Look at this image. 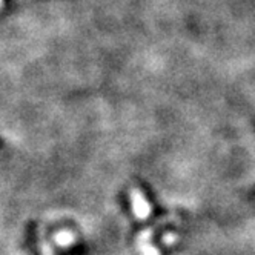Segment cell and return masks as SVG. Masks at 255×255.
<instances>
[{"instance_id": "6da1fadb", "label": "cell", "mask_w": 255, "mask_h": 255, "mask_svg": "<svg viewBox=\"0 0 255 255\" xmlns=\"http://www.w3.org/2000/svg\"><path fill=\"white\" fill-rule=\"evenodd\" d=\"M131 203H132V211L134 215L140 220H144L151 215V206L146 202V198L141 194V191L138 189H132L131 191Z\"/></svg>"}, {"instance_id": "7a4b0ae2", "label": "cell", "mask_w": 255, "mask_h": 255, "mask_svg": "<svg viewBox=\"0 0 255 255\" xmlns=\"http://www.w3.org/2000/svg\"><path fill=\"white\" fill-rule=\"evenodd\" d=\"M149 240H151V232H146V231H144V232L138 237L137 245H138L140 252H141L143 255H160L158 251L149 243Z\"/></svg>"}, {"instance_id": "3957f363", "label": "cell", "mask_w": 255, "mask_h": 255, "mask_svg": "<svg viewBox=\"0 0 255 255\" xmlns=\"http://www.w3.org/2000/svg\"><path fill=\"white\" fill-rule=\"evenodd\" d=\"M56 242H57V245H60V246H69L72 242H74V235H72V232H69V231L59 232V234L56 235Z\"/></svg>"}, {"instance_id": "277c9868", "label": "cell", "mask_w": 255, "mask_h": 255, "mask_svg": "<svg viewBox=\"0 0 255 255\" xmlns=\"http://www.w3.org/2000/svg\"><path fill=\"white\" fill-rule=\"evenodd\" d=\"M172 234H168V237H165V242L166 243H171V242H174L175 240V237H171Z\"/></svg>"}]
</instances>
